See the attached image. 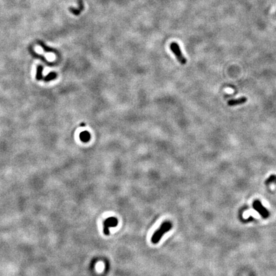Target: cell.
<instances>
[{
  "label": "cell",
  "mask_w": 276,
  "mask_h": 276,
  "mask_svg": "<svg viewBox=\"0 0 276 276\" xmlns=\"http://www.w3.org/2000/svg\"><path fill=\"white\" fill-rule=\"evenodd\" d=\"M78 3H79V7L78 8H76V9H75V8H73V7L69 8V11L71 13H72V14L75 15H79L81 13L83 12V10H84V8H85V7H84L83 0H79Z\"/></svg>",
  "instance_id": "8992f818"
},
{
  "label": "cell",
  "mask_w": 276,
  "mask_h": 276,
  "mask_svg": "<svg viewBox=\"0 0 276 276\" xmlns=\"http://www.w3.org/2000/svg\"><path fill=\"white\" fill-rule=\"evenodd\" d=\"M81 126H85V123H83V124H81Z\"/></svg>",
  "instance_id": "7c38bea8"
},
{
  "label": "cell",
  "mask_w": 276,
  "mask_h": 276,
  "mask_svg": "<svg viewBox=\"0 0 276 276\" xmlns=\"http://www.w3.org/2000/svg\"><path fill=\"white\" fill-rule=\"evenodd\" d=\"M274 183L276 184V175H271L270 177L267 178L265 181V184L267 185H270V184Z\"/></svg>",
  "instance_id": "30bf717a"
},
{
  "label": "cell",
  "mask_w": 276,
  "mask_h": 276,
  "mask_svg": "<svg viewBox=\"0 0 276 276\" xmlns=\"http://www.w3.org/2000/svg\"><path fill=\"white\" fill-rule=\"evenodd\" d=\"M56 77H57V73L56 72H51L44 77V81H46V82H49L50 81L55 79L56 78Z\"/></svg>",
  "instance_id": "9c48e42d"
},
{
  "label": "cell",
  "mask_w": 276,
  "mask_h": 276,
  "mask_svg": "<svg viewBox=\"0 0 276 276\" xmlns=\"http://www.w3.org/2000/svg\"><path fill=\"white\" fill-rule=\"evenodd\" d=\"M173 227L171 222L169 221H165L161 224L158 230L155 232L151 238L152 243L154 244H157L159 242L161 239L164 234L168 232Z\"/></svg>",
  "instance_id": "6da1fadb"
},
{
  "label": "cell",
  "mask_w": 276,
  "mask_h": 276,
  "mask_svg": "<svg viewBox=\"0 0 276 276\" xmlns=\"http://www.w3.org/2000/svg\"><path fill=\"white\" fill-rule=\"evenodd\" d=\"M90 138H91L90 134L88 132H87V131H83V132H81L79 134V138L81 139V141L84 142V143L88 142L90 141Z\"/></svg>",
  "instance_id": "52a82bcc"
},
{
  "label": "cell",
  "mask_w": 276,
  "mask_h": 276,
  "mask_svg": "<svg viewBox=\"0 0 276 276\" xmlns=\"http://www.w3.org/2000/svg\"><path fill=\"white\" fill-rule=\"evenodd\" d=\"M118 221L116 218L115 217H109L104 222V233L106 235H108L109 234V228L116 227L118 225Z\"/></svg>",
  "instance_id": "277c9868"
},
{
  "label": "cell",
  "mask_w": 276,
  "mask_h": 276,
  "mask_svg": "<svg viewBox=\"0 0 276 276\" xmlns=\"http://www.w3.org/2000/svg\"><path fill=\"white\" fill-rule=\"evenodd\" d=\"M40 45L41 46L43 47V49H44V51H46V52H56H56H55L54 50L53 49H52L51 48H48V47H47L46 46H45L43 44H40Z\"/></svg>",
  "instance_id": "8fae6325"
},
{
  "label": "cell",
  "mask_w": 276,
  "mask_h": 276,
  "mask_svg": "<svg viewBox=\"0 0 276 276\" xmlns=\"http://www.w3.org/2000/svg\"><path fill=\"white\" fill-rule=\"evenodd\" d=\"M43 72V67L42 65H38L36 69V79L38 81L41 80L43 78L42 75Z\"/></svg>",
  "instance_id": "ba28073f"
},
{
  "label": "cell",
  "mask_w": 276,
  "mask_h": 276,
  "mask_svg": "<svg viewBox=\"0 0 276 276\" xmlns=\"http://www.w3.org/2000/svg\"><path fill=\"white\" fill-rule=\"evenodd\" d=\"M170 49L175 54L176 58L182 65H185L187 63V59L183 56L182 51H181L179 45L176 42H173L170 44Z\"/></svg>",
  "instance_id": "7a4b0ae2"
},
{
  "label": "cell",
  "mask_w": 276,
  "mask_h": 276,
  "mask_svg": "<svg viewBox=\"0 0 276 276\" xmlns=\"http://www.w3.org/2000/svg\"><path fill=\"white\" fill-rule=\"evenodd\" d=\"M253 208L256 210V212H257L259 214V215L263 218V219H267L269 217V212L268 211V210L265 208L261 203V202L259 200H255L253 202Z\"/></svg>",
  "instance_id": "3957f363"
},
{
  "label": "cell",
  "mask_w": 276,
  "mask_h": 276,
  "mask_svg": "<svg viewBox=\"0 0 276 276\" xmlns=\"http://www.w3.org/2000/svg\"><path fill=\"white\" fill-rule=\"evenodd\" d=\"M247 101H248V99L246 97H241L238 99H231L228 102V106L230 107L238 106V105L245 104Z\"/></svg>",
  "instance_id": "5b68a950"
}]
</instances>
